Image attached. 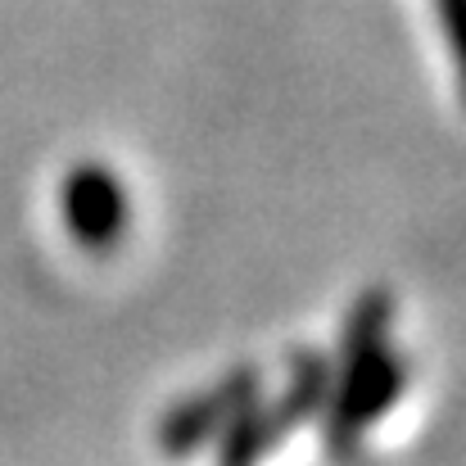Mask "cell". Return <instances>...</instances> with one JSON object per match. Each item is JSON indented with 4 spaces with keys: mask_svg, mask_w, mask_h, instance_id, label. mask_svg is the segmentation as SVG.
<instances>
[{
    "mask_svg": "<svg viewBox=\"0 0 466 466\" xmlns=\"http://www.w3.org/2000/svg\"><path fill=\"white\" fill-rule=\"evenodd\" d=\"M258 394H263V371L258 367H236L231 376H222L204 394H195V399H186V403H177L172 412L158 417V449H167V453L199 449L204 440L222 435Z\"/></svg>",
    "mask_w": 466,
    "mask_h": 466,
    "instance_id": "4",
    "label": "cell"
},
{
    "mask_svg": "<svg viewBox=\"0 0 466 466\" xmlns=\"http://www.w3.org/2000/svg\"><path fill=\"white\" fill-rule=\"evenodd\" d=\"M435 18H440V32H444V46L453 59V77H458L466 105V0H435Z\"/></svg>",
    "mask_w": 466,
    "mask_h": 466,
    "instance_id": "5",
    "label": "cell"
},
{
    "mask_svg": "<svg viewBox=\"0 0 466 466\" xmlns=\"http://www.w3.org/2000/svg\"><path fill=\"white\" fill-rule=\"evenodd\" d=\"M59 204H64V227L68 236L91 249V254H105L118 245V236L127 231V190L123 181L114 177V167L105 163H77L68 177H64V190H59Z\"/></svg>",
    "mask_w": 466,
    "mask_h": 466,
    "instance_id": "3",
    "label": "cell"
},
{
    "mask_svg": "<svg viewBox=\"0 0 466 466\" xmlns=\"http://www.w3.org/2000/svg\"><path fill=\"white\" fill-rule=\"evenodd\" d=\"M326 394H330V362H326V353H317V349H299L295 358H290V380H286V390L272 399V403H263V399H254L227 431H222V444H218V458L222 462H254V458H263L268 449H277L295 426H304L312 421L321 408H326Z\"/></svg>",
    "mask_w": 466,
    "mask_h": 466,
    "instance_id": "2",
    "label": "cell"
},
{
    "mask_svg": "<svg viewBox=\"0 0 466 466\" xmlns=\"http://www.w3.org/2000/svg\"><path fill=\"white\" fill-rule=\"evenodd\" d=\"M394 330V295L371 286L353 299L339 330V371H330L326 394V449H353L408 390V358L390 339Z\"/></svg>",
    "mask_w": 466,
    "mask_h": 466,
    "instance_id": "1",
    "label": "cell"
}]
</instances>
